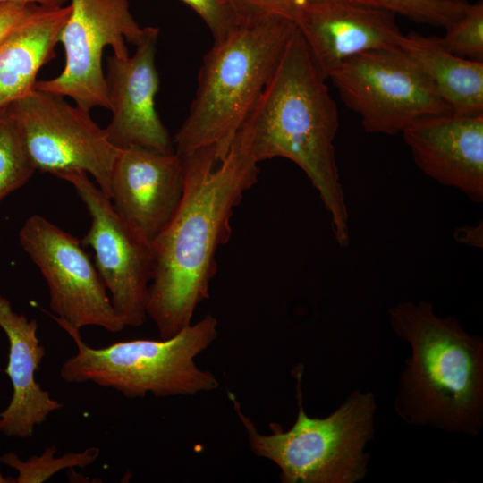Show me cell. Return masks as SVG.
<instances>
[{"instance_id": "cell-12", "label": "cell", "mask_w": 483, "mask_h": 483, "mask_svg": "<svg viewBox=\"0 0 483 483\" xmlns=\"http://www.w3.org/2000/svg\"><path fill=\"white\" fill-rule=\"evenodd\" d=\"M158 35L157 28L145 27L132 56L106 58L105 78L112 118L105 131L119 149L140 147L174 153L173 139L156 109L160 84L156 66Z\"/></svg>"}, {"instance_id": "cell-17", "label": "cell", "mask_w": 483, "mask_h": 483, "mask_svg": "<svg viewBox=\"0 0 483 483\" xmlns=\"http://www.w3.org/2000/svg\"><path fill=\"white\" fill-rule=\"evenodd\" d=\"M71 5L44 7L0 47V109L35 88L40 69L55 56Z\"/></svg>"}, {"instance_id": "cell-23", "label": "cell", "mask_w": 483, "mask_h": 483, "mask_svg": "<svg viewBox=\"0 0 483 483\" xmlns=\"http://www.w3.org/2000/svg\"><path fill=\"white\" fill-rule=\"evenodd\" d=\"M208 27L213 45L229 39L243 25L246 17L234 0H181Z\"/></svg>"}, {"instance_id": "cell-3", "label": "cell", "mask_w": 483, "mask_h": 483, "mask_svg": "<svg viewBox=\"0 0 483 483\" xmlns=\"http://www.w3.org/2000/svg\"><path fill=\"white\" fill-rule=\"evenodd\" d=\"M398 337L410 343L395 399L407 423L476 436L483 425V342L454 317L441 318L425 301L388 310Z\"/></svg>"}, {"instance_id": "cell-28", "label": "cell", "mask_w": 483, "mask_h": 483, "mask_svg": "<svg viewBox=\"0 0 483 483\" xmlns=\"http://www.w3.org/2000/svg\"><path fill=\"white\" fill-rule=\"evenodd\" d=\"M1 432H2V420L0 417V433ZM13 482H16L15 479L12 478H6L3 476L2 473L0 472V483H13Z\"/></svg>"}, {"instance_id": "cell-6", "label": "cell", "mask_w": 483, "mask_h": 483, "mask_svg": "<svg viewBox=\"0 0 483 483\" xmlns=\"http://www.w3.org/2000/svg\"><path fill=\"white\" fill-rule=\"evenodd\" d=\"M55 321L77 348L60 369L67 383L92 382L128 398L193 395L218 387L216 376L195 362L218 335L217 320L210 314L170 338L122 341L103 348L89 346L80 329Z\"/></svg>"}, {"instance_id": "cell-25", "label": "cell", "mask_w": 483, "mask_h": 483, "mask_svg": "<svg viewBox=\"0 0 483 483\" xmlns=\"http://www.w3.org/2000/svg\"><path fill=\"white\" fill-rule=\"evenodd\" d=\"M42 8L32 3H0V47L21 24Z\"/></svg>"}, {"instance_id": "cell-15", "label": "cell", "mask_w": 483, "mask_h": 483, "mask_svg": "<svg viewBox=\"0 0 483 483\" xmlns=\"http://www.w3.org/2000/svg\"><path fill=\"white\" fill-rule=\"evenodd\" d=\"M327 79L345 60L364 52L399 49L403 34L395 14L350 0H326L296 24Z\"/></svg>"}, {"instance_id": "cell-20", "label": "cell", "mask_w": 483, "mask_h": 483, "mask_svg": "<svg viewBox=\"0 0 483 483\" xmlns=\"http://www.w3.org/2000/svg\"><path fill=\"white\" fill-rule=\"evenodd\" d=\"M56 447H47L40 455H32L22 461L13 453H7L0 461L17 470V483H41L64 469L84 468L93 463L99 455V449L89 447L82 452H70L55 456Z\"/></svg>"}, {"instance_id": "cell-5", "label": "cell", "mask_w": 483, "mask_h": 483, "mask_svg": "<svg viewBox=\"0 0 483 483\" xmlns=\"http://www.w3.org/2000/svg\"><path fill=\"white\" fill-rule=\"evenodd\" d=\"M293 372L298 412L287 430L272 422V433L260 434L243 413L234 394L228 392L250 450L276 464L284 483H354L363 479L369 459L365 446L374 433V394L356 390L327 417L311 418L302 403V366H297Z\"/></svg>"}, {"instance_id": "cell-8", "label": "cell", "mask_w": 483, "mask_h": 483, "mask_svg": "<svg viewBox=\"0 0 483 483\" xmlns=\"http://www.w3.org/2000/svg\"><path fill=\"white\" fill-rule=\"evenodd\" d=\"M36 169L55 176L83 171L110 198L111 176L119 148L89 110L64 97L32 89L8 106Z\"/></svg>"}, {"instance_id": "cell-27", "label": "cell", "mask_w": 483, "mask_h": 483, "mask_svg": "<svg viewBox=\"0 0 483 483\" xmlns=\"http://www.w3.org/2000/svg\"><path fill=\"white\" fill-rule=\"evenodd\" d=\"M5 2H24L32 3L44 7H62L65 5L66 0H0V3Z\"/></svg>"}, {"instance_id": "cell-1", "label": "cell", "mask_w": 483, "mask_h": 483, "mask_svg": "<svg viewBox=\"0 0 483 483\" xmlns=\"http://www.w3.org/2000/svg\"><path fill=\"white\" fill-rule=\"evenodd\" d=\"M181 157L182 199L152 240L154 267L146 310L161 339L190 326L196 308L209 298V284L217 271L216 251L228 242L234 208L259 174L247 121L220 162L213 146Z\"/></svg>"}, {"instance_id": "cell-14", "label": "cell", "mask_w": 483, "mask_h": 483, "mask_svg": "<svg viewBox=\"0 0 483 483\" xmlns=\"http://www.w3.org/2000/svg\"><path fill=\"white\" fill-rule=\"evenodd\" d=\"M184 186L182 157L140 147L119 150L111 176L115 210L151 241L174 214Z\"/></svg>"}, {"instance_id": "cell-16", "label": "cell", "mask_w": 483, "mask_h": 483, "mask_svg": "<svg viewBox=\"0 0 483 483\" xmlns=\"http://www.w3.org/2000/svg\"><path fill=\"white\" fill-rule=\"evenodd\" d=\"M0 327L9 341L8 375L13 395L0 413L2 432L9 437L32 436L37 426L46 421L63 404L36 381L46 351L37 336L38 323L13 309L10 301L0 295Z\"/></svg>"}, {"instance_id": "cell-7", "label": "cell", "mask_w": 483, "mask_h": 483, "mask_svg": "<svg viewBox=\"0 0 483 483\" xmlns=\"http://www.w3.org/2000/svg\"><path fill=\"white\" fill-rule=\"evenodd\" d=\"M329 79L368 133L395 135L427 115L452 112L428 77L400 49L371 50L335 68Z\"/></svg>"}, {"instance_id": "cell-22", "label": "cell", "mask_w": 483, "mask_h": 483, "mask_svg": "<svg viewBox=\"0 0 483 483\" xmlns=\"http://www.w3.org/2000/svg\"><path fill=\"white\" fill-rule=\"evenodd\" d=\"M440 38L450 53L473 61L483 62V3L470 4L464 13L445 28Z\"/></svg>"}, {"instance_id": "cell-11", "label": "cell", "mask_w": 483, "mask_h": 483, "mask_svg": "<svg viewBox=\"0 0 483 483\" xmlns=\"http://www.w3.org/2000/svg\"><path fill=\"white\" fill-rule=\"evenodd\" d=\"M19 242L47 284L55 320L78 329L92 326L111 333L125 327L79 240L35 214L21 228Z\"/></svg>"}, {"instance_id": "cell-21", "label": "cell", "mask_w": 483, "mask_h": 483, "mask_svg": "<svg viewBox=\"0 0 483 483\" xmlns=\"http://www.w3.org/2000/svg\"><path fill=\"white\" fill-rule=\"evenodd\" d=\"M400 14L418 23L447 28L468 8L466 0H350Z\"/></svg>"}, {"instance_id": "cell-9", "label": "cell", "mask_w": 483, "mask_h": 483, "mask_svg": "<svg viewBox=\"0 0 483 483\" xmlns=\"http://www.w3.org/2000/svg\"><path fill=\"white\" fill-rule=\"evenodd\" d=\"M72 185L91 216L81 241L90 247L94 265L112 305L124 326L138 327L147 316V300L154 267L152 241L126 221L101 189L83 171L57 174Z\"/></svg>"}, {"instance_id": "cell-26", "label": "cell", "mask_w": 483, "mask_h": 483, "mask_svg": "<svg viewBox=\"0 0 483 483\" xmlns=\"http://www.w3.org/2000/svg\"><path fill=\"white\" fill-rule=\"evenodd\" d=\"M459 242L466 244L482 247V225L477 226H462L456 229L454 233Z\"/></svg>"}, {"instance_id": "cell-13", "label": "cell", "mask_w": 483, "mask_h": 483, "mask_svg": "<svg viewBox=\"0 0 483 483\" xmlns=\"http://www.w3.org/2000/svg\"><path fill=\"white\" fill-rule=\"evenodd\" d=\"M402 134L425 174L476 203L483 201V114L427 115Z\"/></svg>"}, {"instance_id": "cell-19", "label": "cell", "mask_w": 483, "mask_h": 483, "mask_svg": "<svg viewBox=\"0 0 483 483\" xmlns=\"http://www.w3.org/2000/svg\"><path fill=\"white\" fill-rule=\"evenodd\" d=\"M36 169L7 107L0 109V201L25 185Z\"/></svg>"}, {"instance_id": "cell-4", "label": "cell", "mask_w": 483, "mask_h": 483, "mask_svg": "<svg viewBox=\"0 0 483 483\" xmlns=\"http://www.w3.org/2000/svg\"><path fill=\"white\" fill-rule=\"evenodd\" d=\"M297 25L276 15L247 18L204 55L189 114L174 135L183 157L213 146L220 162L271 79Z\"/></svg>"}, {"instance_id": "cell-24", "label": "cell", "mask_w": 483, "mask_h": 483, "mask_svg": "<svg viewBox=\"0 0 483 483\" xmlns=\"http://www.w3.org/2000/svg\"><path fill=\"white\" fill-rule=\"evenodd\" d=\"M246 18L276 15L296 24L313 6L326 0H234Z\"/></svg>"}, {"instance_id": "cell-10", "label": "cell", "mask_w": 483, "mask_h": 483, "mask_svg": "<svg viewBox=\"0 0 483 483\" xmlns=\"http://www.w3.org/2000/svg\"><path fill=\"white\" fill-rule=\"evenodd\" d=\"M70 5L59 36L64 69L55 78L37 80L35 88L68 97L89 111L97 106L109 109L104 50L110 47L114 56L128 57L126 42L136 46L145 27L135 21L128 0H72Z\"/></svg>"}, {"instance_id": "cell-18", "label": "cell", "mask_w": 483, "mask_h": 483, "mask_svg": "<svg viewBox=\"0 0 483 483\" xmlns=\"http://www.w3.org/2000/svg\"><path fill=\"white\" fill-rule=\"evenodd\" d=\"M399 49L428 77L453 113L483 114V62L448 52L438 37L414 32L403 34Z\"/></svg>"}, {"instance_id": "cell-2", "label": "cell", "mask_w": 483, "mask_h": 483, "mask_svg": "<svg viewBox=\"0 0 483 483\" xmlns=\"http://www.w3.org/2000/svg\"><path fill=\"white\" fill-rule=\"evenodd\" d=\"M298 27L247 119L258 163L287 158L301 168L331 216L341 247L349 243L348 211L335 153L338 111Z\"/></svg>"}]
</instances>
